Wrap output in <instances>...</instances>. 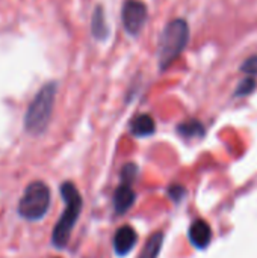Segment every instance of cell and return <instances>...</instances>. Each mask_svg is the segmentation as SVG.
<instances>
[{
	"instance_id": "cell-7",
	"label": "cell",
	"mask_w": 257,
	"mask_h": 258,
	"mask_svg": "<svg viewBox=\"0 0 257 258\" xmlns=\"http://www.w3.org/2000/svg\"><path fill=\"white\" fill-rule=\"evenodd\" d=\"M189 240L198 249L208 248V245L212 240V230H211V227L204 221H195L191 225V228H189Z\"/></svg>"
},
{
	"instance_id": "cell-1",
	"label": "cell",
	"mask_w": 257,
	"mask_h": 258,
	"mask_svg": "<svg viewBox=\"0 0 257 258\" xmlns=\"http://www.w3.org/2000/svg\"><path fill=\"white\" fill-rule=\"evenodd\" d=\"M189 42V26L183 18L171 20L162 30L158 44V60L161 71L168 70L185 51Z\"/></svg>"
},
{
	"instance_id": "cell-15",
	"label": "cell",
	"mask_w": 257,
	"mask_h": 258,
	"mask_svg": "<svg viewBox=\"0 0 257 258\" xmlns=\"http://www.w3.org/2000/svg\"><path fill=\"white\" fill-rule=\"evenodd\" d=\"M241 70L244 73H247L248 76H257V54L256 56H251L248 57L242 65H241Z\"/></svg>"
},
{
	"instance_id": "cell-2",
	"label": "cell",
	"mask_w": 257,
	"mask_h": 258,
	"mask_svg": "<svg viewBox=\"0 0 257 258\" xmlns=\"http://www.w3.org/2000/svg\"><path fill=\"white\" fill-rule=\"evenodd\" d=\"M56 92L58 83L48 82L35 94L24 115V130L27 133L38 136L47 130L55 109Z\"/></svg>"
},
{
	"instance_id": "cell-9",
	"label": "cell",
	"mask_w": 257,
	"mask_h": 258,
	"mask_svg": "<svg viewBox=\"0 0 257 258\" xmlns=\"http://www.w3.org/2000/svg\"><path fill=\"white\" fill-rule=\"evenodd\" d=\"M135 200H136V195L132 190L130 184H124V183L120 184V187L114 194V207H115V212L118 215L126 213L135 204Z\"/></svg>"
},
{
	"instance_id": "cell-16",
	"label": "cell",
	"mask_w": 257,
	"mask_h": 258,
	"mask_svg": "<svg viewBox=\"0 0 257 258\" xmlns=\"http://www.w3.org/2000/svg\"><path fill=\"white\" fill-rule=\"evenodd\" d=\"M168 194H170L171 200H174V201H180V200L185 197V189H183L182 186H171V187H170V190H168Z\"/></svg>"
},
{
	"instance_id": "cell-14",
	"label": "cell",
	"mask_w": 257,
	"mask_h": 258,
	"mask_svg": "<svg viewBox=\"0 0 257 258\" xmlns=\"http://www.w3.org/2000/svg\"><path fill=\"white\" fill-rule=\"evenodd\" d=\"M136 177V166L133 163H127L123 171H121V178H123V183L124 184H130Z\"/></svg>"
},
{
	"instance_id": "cell-3",
	"label": "cell",
	"mask_w": 257,
	"mask_h": 258,
	"mask_svg": "<svg viewBox=\"0 0 257 258\" xmlns=\"http://www.w3.org/2000/svg\"><path fill=\"white\" fill-rule=\"evenodd\" d=\"M61 197L64 200L65 210H64L62 216L58 219V224L55 225L53 234H52V243H53V246H56L59 249L67 246V243L71 237V231L80 216L82 206H83L80 192L70 181H65L64 184H61Z\"/></svg>"
},
{
	"instance_id": "cell-11",
	"label": "cell",
	"mask_w": 257,
	"mask_h": 258,
	"mask_svg": "<svg viewBox=\"0 0 257 258\" xmlns=\"http://www.w3.org/2000/svg\"><path fill=\"white\" fill-rule=\"evenodd\" d=\"M162 243H164V234L162 233H155L147 240L145 246L142 248V251H141L138 258H158L161 249H162Z\"/></svg>"
},
{
	"instance_id": "cell-13",
	"label": "cell",
	"mask_w": 257,
	"mask_h": 258,
	"mask_svg": "<svg viewBox=\"0 0 257 258\" xmlns=\"http://www.w3.org/2000/svg\"><path fill=\"white\" fill-rule=\"evenodd\" d=\"M254 89H256V80L250 76V77L244 79V80L239 83V86H238V88H236V91H235V95H236V97L250 95Z\"/></svg>"
},
{
	"instance_id": "cell-4",
	"label": "cell",
	"mask_w": 257,
	"mask_h": 258,
	"mask_svg": "<svg viewBox=\"0 0 257 258\" xmlns=\"http://www.w3.org/2000/svg\"><path fill=\"white\" fill-rule=\"evenodd\" d=\"M48 207H50L48 186L42 181H33L23 192V197L18 204V213L26 221L36 222L47 215Z\"/></svg>"
},
{
	"instance_id": "cell-5",
	"label": "cell",
	"mask_w": 257,
	"mask_h": 258,
	"mask_svg": "<svg viewBox=\"0 0 257 258\" xmlns=\"http://www.w3.org/2000/svg\"><path fill=\"white\" fill-rule=\"evenodd\" d=\"M147 18H148V9L144 2L124 0L121 6V20H123L124 30L129 35L132 36L139 35V32L144 29L147 23Z\"/></svg>"
},
{
	"instance_id": "cell-6",
	"label": "cell",
	"mask_w": 257,
	"mask_h": 258,
	"mask_svg": "<svg viewBox=\"0 0 257 258\" xmlns=\"http://www.w3.org/2000/svg\"><path fill=\"white\" fill-rule=\"evenodd\" d=\"M138 240L136 231L130 225H123L117 230L114 236V249L118 257H126L132 252Z\"/></svg>"
},
{
	"instance_id": "cell-12",
	"label": "cell",
	"mask_w": 257,
	"mask_h": 258,
	"mask_svg": "<svg viewBox=\"0 0 257 258\" xmlns=\"http://www.w3.org/2000/svg\"><path fill=\"white\" fill-rule=\"evenodd\" d=\"M177 132L183 138H201L204 135V127L197 119H189L182 124H179Z\"/></svg>"
},
{
	"instance_id": "cell-8",
	"label": "cell",
	"mask_w": 257,
	"mask_h": 258,
	"mask_svg": "<svg viewBox=\"0 0 257 258\" xmlns=\"http://www.w3.org/2000/svg\"><path fill=\"white\" fill-rule=\"evenodd\" d=\"M91 33L94 36V39L97 41H106L109 38L111 29L106 23V17H105V9L101 5H97L91 18Z\"/></svg>"
},
{
	"instance_id": "cell-10",
	"label": "cell",
	"mask_w": 257,
	"mask_h": 258,
	"mask_svg": "<svg viewBox=\"0 0 257 258\" xmlns=\"http://www.w3.org/2000/svg\"><path fill=\"white\" fill-rule=\"evenodd\" d=\"M130 132L136 138H148L156 132L155 119L148 113H141L135 116L130 122Z\"/></svg>"
}]
</instances>
